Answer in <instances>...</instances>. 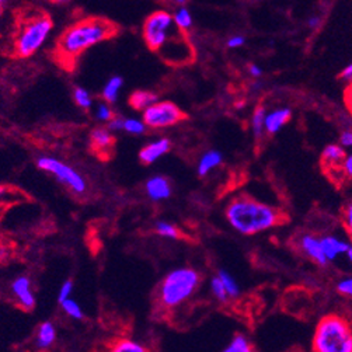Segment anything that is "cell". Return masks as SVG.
Listing matches in <instances>:
<instances>
[{
    "label": "cell",
    "instance_id": "1",
    "mask_svg": "<svg viewBox=\"0 0 352 352\" xmlns=\"http://www.w3.org/2000/svg\"><path fill=\"white\" fill-rule=\"evenodd\" d=\"M118 28L110 20L101 17H86L70 24L56 41L55 58L67 69L75 63L87 50L113 38Z\"/></svg>",
    "mask_w": 352,
    "mask_h": 352
},
{
    "label": "cell",
    "instance_id": "2",
    "mask_svg": "<svg viewBox=\"0 0 352 352\" xmlns=\"http://www.w3.org/2000/svg\"><path fill=\"white\" fill-rule=\"evenodd\" d=\"M142 34L148 48L160 54L168 63H183L190 56L183 31L175 25L173 14L166 10L153 12L145 20Z\"/></svg>",
    "mask_w": 352,
    "mask_h": 352
},
{
    "label": "cell",
    "instance_id": "3",
    "mask_svg": "<svg viewBox=\"0 0 352 352\" xmlns=\"http://www.w3.org/2000/svg\"><path fill=\"white\" fill-rule=\"evenodd\" d=\"M225 217L229 225L243 236L267 232L283 222V214L276 208L244 195L229 202Z\"/></svg>",
    "mask_w": 352,
    "mask_h": 352
},
{
    "label": "cell",
    "instance_id": "4",
    "mask_svg": "<svg viewBox=\"0 0 352 352\" xmlns=\"http://www.w3.org/2000/svg\"><path fill=\"white\" fill-rule=\"evenodd\" d=\"M201 275L190 267H180L170 271L157 288L156 300L163 310H173L183 306L198 291Z\"/></svg>",
    "mask_w": 352,
    "mask_h": 352
},
{
    "label": "cell",
    "instance_id": "5",
    "mask_svg": "<svg viewBox=\"0 0 352 352\" xmlns=\"http://www.w3.org/2000/svg\"><path fill=\"white\" fill-rule=\"evenodd\" d=\"M313 352H352V326L338 314H329L313 334Z\"/></svg>",
    "mask_w": 352,
    "mask_h": 352
},
{
    "label": "cell",
    "instance_id": "6",
    "mask_svg": "<svg viewBox=\"0 0 352 352\" xmlns=\"http://www.w3.org/2000/svg\"><path fill=\"white\" fill-rule=\"evenodd\" d=\"M52 30V19L47 14H37L27 19L20 25L14 37V55L20 59H25L37 54L50 38Z\"/></svg>",
    "mask_w": 352,
    "mask_h": 352
},
{
    "label": "cell",
    "instance_id": "7",
    "mask_svg": "<svg viewBox=\"0 0 352 352\" xmlns=\"http://www.w3.org/2000/svg\"><path fill=\"white\" fill-rule=\"evenodd\" d=\"M37 167L56 179L60 184L69 188L75 194H85L87 190V183L83 175L70 164L52 156H40L37 159Z\"/></svg>",
    "mask_w": 352,
    "mask_h": 352
},
{
    "label": "cell",
    "instance_id": "8",
    "mask_svg": "<svg viewBox=\"0 0 352 352\" xmlns=\"http://www.w3.org/2000/svg\"><path fill=\"white\" fill-rule=\"evenodd\" d=\"M142 118L151 129H164L177 125L186 118L184 111L171 101H156L142 113Z\"/></svg>",
    "mask_w": 352,
    "mask_h": 352
},
{
    "label": "cell",
    "instance_id": "9",
    "mask_svg": "<svg viewBox=\"0 0 352 352\" xmlns=\"http://www.w3.org/2000/svg\"><path fill=\"white\" fill-rule=\"evenodd\" d=\"M114 145H116V138H114V132H111L107 128L104 126H98L94 128L90 133V146L91 151L102 160L109 159L113 155L114 151Z\"/></svg>",
    "mask_w": 352,
    "mask_h": 352
},
{
    "label": "cell",
    "instance_id": "10",
    "mask_svg": "<svg viewBox=\"0 0 352 352\" xmlns=\"http://www.w3.org/2000/svg\"><path fill=\"white\" fill-rule=\"evenodd\" d=\"M10 291L21 309L31 310L35 306V294L32 289V283L27 275H20L14 278L12 280Z\"/></svg>",
    "mask_w": 352,
    "mask_h": 352
},
{
    "label": "cell",
    "instance_id": "11",
    "mask_svg": "<svg viewBox=\"0 0 352 352\" xmlns=\"http://www.w3.org/2000/svg\"><path fill=\"white\" fill-rule=\"evenodd\" d=\"M171 149V142L167 138H157L151 140L149 144H146L139 152V160L144 164H153L157 160H160L164 155H167Z\"/></svg>",
    "mask_w": 352,
    "mask_h": 352
},
{
    "label": "cell",
    "instance_id": "12",
    "mask_svg": "<svg viewBox=\"0 0 352 352\" xmlns=\"http://www.w3.org/2000/svg\"><path fill=\"white\" fill-rule=\"evenodd\" d=\"M96 352H151L149 348L140 341L129 337H117L96 349Z\"/></svg>",
    "mask_w": 352,
    "mask_h": 352
},
{
    "label": "cell",
    "instance_id": "13",
    "mask_svg": "<svg viewBox=\"0 0 352 352\" xmlns=\"http://www.w3.org/2000/svg\"><path fill=\"white\" fill-rule=\"evenodd\" d=\"M299 248L311 261L319 265H327L329 261L323 253L320 239L313 234H303L299 240Z\"/></svg>",
    "mask_w": 352,
    "mask_h": 352
},
{
    "label": "cell",
    "instance_id": "14",
    "mask_svg": "<svg viewBox=\"0 0 352 352\" xmlns=\"http://www.w3.org/2000/svg\"><path fill=\"white\" fill-rule=\"evenodd\" d=\"M145 192L149 199L155 202L166 201L171 197V184L164 175H153L145 183Z\"/></svg>",
    "mask_w": 352,
    "mask_h": 352
},
{
    "label": "cell",
    "instance_id": "15",
    "mask_svg": "<svg viewBox=\"0 0 352 352\" xmlns=\"http://www.w3.org/2000/svg\"><path fill=\"white\" fill-rule=\"evenodd\" d=\"M320 243H322L323 253H324L329 263L336 261L340 254H345L349 249V245H351V243H348L346 240L340 239V237L333 236V234L322 237Z\"/></svg>",
    "mask_w": 352,
    "mask_h": 352
},
{
    "label": "cell",
    "instance_id": "16",
    "mask_svg": "<svg viewBox=\"0 0 352 352\" xmlns=\"http://www.w3.org/2000/svg\"><path fill=\"white\" fill-rule=\"evenodd\" d=\"M292 117V110L288 107L275 109L265 116V132L270 135L278 133Z\"/></svg>",
    "mask_w": 352,
    "mask_h": 352
},
{
    "label": "cell",
    "instance_id": "17",
    "mask_svg": "<svg viewBox=\"0 0 352 352\" xmlns=\"http://www.w3.org/2000/svg\"><path fill=\"white\" fill-rule=\"evenodd\" d=\"M223 162V155L219 151H208L205 152L197 164V173L199 177H206V175L218 168Z\"/></svg>",
    "mask_w": 352,
    "mask_h": 352
},
{
    "label": "cell",
    "instance_id": "18",
    "mask_svg": "<svg viewBox=\"0 0 352 352\" xmlns=\"http://www.w3.org/2000/svg\"><path fill=\"white\" fill-rule=\"evenodd\" d=\"M56 341V329L52 322H44L38 326L37 336H35V345L40 351L50 349Z\"/></svg>",
    "mask_w": 352,
    "mask_h": 352
},
{
    "label": "cell",
    "instance_id": "19",
    "mask_svg": "<svg viewBox=\"0 0 352 352\" xmlns=\"http://www.w3.org/2000/svg\"><path fill=\"white\" fill-rule=\"evenodd\" d=\"M156 101H159L157 96L153 91L149 90H136L129 97V105L135 111L144 113L148 110L151 105H153Z\"/></svg>",
    "mask_w": 352,
    "mask_h": 352
},
{
    "label": "cell",
    "instance_id": "20",
    "mask_svg": "<svg viewBox=\"0 0 352 352\" xmlns=\"http://www.w3.org/2000/svg\"><path fill=\"white\" fill-rule=\"evenodd\" d=\"M122 87H124V79L118 75L111 76L107 82H105V85L102 87V91H101L102 100L110 102V104L116 102L121 94Z\"/></svg>",
    "mask_w": 352,
    "mask_h": 352
},
{
    "label": "cell",
    "instance_id": "21",
    "mask_svg": "<svg viewBox=\"0 0 352 352\" xmlns=\"http://www.w3.org/2000/svg\"><path fill=\"white\" fill-rule=\"evenodd\" d=\"M345 159V151L341 145H327L322 153V160L326 166H338Z\"/></svg>",
    "mask_w": 352,
    "mask_h": 352
},
{
    "label": "cell",
    "instance_id": "22",
    "mask_svg": "<svg viewBox=\"0 0 352 352\" xmlns=\"http://www.w3.org/2000/svg\"><path fill=\"white\" fill-rule=\"evenodd\" d=\"M155 232L157 236L167 239V240H179L182 237L179 228L167 221H157L155 223Z\"/></svg>",
    "mask_w": 352,
    "mask_h": 352
},
{
    "label": "cell",
    "instance_id": "23",
    "mask_svg": "<svg viewBox=\"0 0 352 352\" xmlns=\"http://www.w3.org/2000/svg\"><path fill=\"white\" fill-rule=\"evenodd\" d=\"M265 116H267V110L265 107H263V105H258L252 116V131L254 138L257 139H260L265 132Z\"/></svg>",
    "mask_w": 352,
    "mask_h": 352
},
{
    "label": "cell",
    "instance_id": "24",
    "mask_svg": "<svg viewBox=\"0 0 352 352\" xmlns=\"http://www.w3.org/2000/svg\"><path fill=\"white\" fill-rule=\"evenodd\" d=\"M173 19H174L175 25H177L183 32L188 31L194 25L192 14H191V12L184 5L180 6L177 10H175V13L173 14Z\"/></svg>",
    "mask_w": 352,
    "mask_h": 352
},
{
    "label": "cell",
    "instance_id": "25",
    "mask_svg": "<svg viewBox=\"0 0 352 352\" xmlns=\"http://www.w3.org/2000/svg\"><path fill=\"white\" fill-rule=\"evenodd\" d=\"M222 352H254L250 341L243 334H236Z\"/></svg>",
    "mask_w": 352,
    "mask_h": 352
},
{
    "label": "cell",
    "instance_id": "26",
    "mask_svg": "<svg viewBox=\"0 0 352 352\" xmlns=\"http://www.w3.org/2000/svg\"><path fill=\"white\" fill-rule=\"evenodd\" d=\"M59 305H60L62 310L66 313L67 318H70L72 320H83V318H85L83 309L80 307V305L74 298L65 299Z\"/></svg>",
    "mask_w": 352,
    "mask_h": 352
},
{
    "label": "cell",
    "instance_id": "27",
    "mask_svg": "<svg viewBox=\"0 0 352 352\" xmlns=\"http://www.w3.org/2000/svg\"><path fill=\"white\" fill-rule=\"evenodd\" d=\"M223 283L225 288H226V292L229 295V299L232 298H237L240 295V287L237 284V280L233 278V275L230 272H228L226 270H219L218 274H217Z\"/></svg>",
    "mask_w": 352,
    "mask_h": 352
},
{
    "label": "cell",
    "instance_id": "28",
    "mask_svg": "<svg viewBox=\"0 0 352 352\" xmlns=\"http://www.w3.org/2000/svg\"><path fill=\"white\" fill-rule=\"evenodd\" d=\"M148 126L144 121V118H124V125H122V132H126L129 135H144L146 132Z\"/></svg>",
    "mask_w": 352,
    "mask_h": 352
},
{
    "label": "cell",
    "instance_id": "29",
    "mask_svg": "<svg viewBox=\"0 0 352 352\" xmlns=\"http://www.w3.org/2000/svg\"><path fill=\"white\" fill-rule=\"evenodd\" d=\"M74 100H75L78 107H80L82 110H90L93 107V102H94L89 90L85 87H80V86L75 87Z\"/></svg>",
    "mask_w": 352,
    "mask_h": 352
},
{
    "label": "cell",
    "instance_id": "30",
    "mask_svg": "<svg viewBox=\"0 0 352 352\" xmlns=\"http://www.w3.org/2000/svg\"><path fill=\"white\" fill-rule=\"evenodd\" d=\"M94 116H96V120L100 121V122H104V124H109L116 116H114V111L111 109V104L107 102V101H101L96 105V111H94Z\"/></svg>",
    "mask_w": 352,
    "mask_h": 352
},
{
    "label": "cell",
    "instance_id": "31",
    "mask_svg": "<svg viewBox=\"0 0 352 352\" xmlns=\"http://www.w3.org/2000/svg\"><path fill=\"white\" fill-rule=\"evenodd\" d=\"M210 292H212L214 298L219 302H226L229 299V295L226 292V288L223 285V283L221 280V278L218 275L210 278Z\"/></svg>",
    "mask_w": 352,
    "mask_h": 352
},
{
    "label": "cell",
    "instance_id": "32",
    "mask_svg": "<svg viewBox=\"0 0 352 352\" xmlns=\"http://www.w3.org/2000/svg\"><path fill=\"white\" fill-rule=\"evenodd\" d=\"M74 289H75L74 280H72V279H66L65 283L60 285V288H59V292H58V302L60 303V302H63L65 299L72 298Z\"/></svg>",
    "mask_w": 352,
    "mask_h": 352
},
{
    "label": "cell",
    "instance_id": "33",
    "mask_svg": "<svg viewBox=\"0 0 352 352\" xmlns=\"http://www.w3.org/2000/svg\"><path fill=\"white\" fill-rule=\"evenodd\" d=\"M337 291H338L341 295L352 296V275H351V276H346V278H342V279L338 280V283H337Z\"/></svg>",
    "mask_w": 352,
    "mask_h": 352
},
{
    "label": "cell",
    "instance_id": "34",
    "mask_svg": "<svg viewBox=\"0 0 352 352\" xmlns=\"http://www.w3.org/2000/svg\"><path fill=\"white\" fill-rule=\"evenodd\" d=\"M344 225H345L348 236L352 240V202H349L344 210Z\"/></svg>",
    "mask_w": 352,
    "mask_h": 352
},
{
    "label": "cell",
    "instance_id": "35",
    "mask_svg": "<svg viewBox=\"0 0 352 352\" xmlns=\"http://www.w3.org/2000/svg\"><path fill=\"white\" fill-rule=\"evenodd\" d=\"M244 44H245V37H243V35H233V37H230L226 43L229 50L241 48Z\"/></svg>",
    "mask_w": 352,
    "mask_h": 352
},
{
    "label": "cell",
    "instance_id": "36",
    "mask_svg": "<svg viewBox=\"0 0 352 352\" xmlns=\"http://www.w3.org/2000/svg\"><path fill=\"white\" fill-rule=\"evenodd\" d=\"M340 145L342 148H352V129H346V131L341 132Z\"/></svg>",
    "mask_w": 352,
    "mask_h": 352
},
{
    "label": "cell",
    "instance_id": "37",
    "mask_svg": "<svg viewBox=\"0 0 352 352\" xmlns=\"http://www.w3.org/2000/svg\"><path fill=\"white\" fill-rule=\"evenodd\" d=\"M340 78H341V80H344V82L352 83V62L344 67V70L341 72Z\"/></svg>",
    "mask_w": 352,
    "mask_h": 352
},
{
    "label": "cell",
    "instance_id": "38",
    "mask_svg": "<svg viewBox=\"0 0 352 352\" xmlns=\"http://www.w3.org/2000/svg\"><path fill=\"white\" fill-rule=\"evenodd\" d=\"M249 74H250L253 78L258 79V78L263 76V67L258 66V65H256V63H252V65L249 66Z\"/></svg>",
    "mask_w": 352,
    "mask_h": 352
},
{
    "label": "cell",
    "instance_id": "39",
    "mask_svg": "<svg viewBox=\"0 0 352 352\" xmlns=\"http://www.w3.org/2000/svg\"><path fill=\"white\" fill-rule=\"evenodd\" d=\"M342 168H344V171L346 173V175H349V177H352V155L345 156V159H344V162H342Z\"/></svg>",
    "mask_w": 352,
    "mask_h": 352
},
{
    "label": "cell",
    "instance_id": "40",
    "mask_svg": "<svg viewBox=\"0 0 352 352\" xmlns=\"http://www.w3.org/2000/svg\"><path fill=\"white\" fill-rule=\"evenodd\" d=\"M320 23H322L320 16H311V17H309V19H307V27H309V28H311V30H314V28H319Z\"/></svg>",
    "mask_w": 352,
    "mask_h": 352
},
{
    "label": "cell",
    "instance_id": "41",
    "mask_svg": "<svg viewBox=\"0 0 352 352\" xmlns=\"http://www.w3.org/2000/svg\"><path fill=\"white\" fill-rule=\"evenodd\" d=\"M345 104H346L349 113L352 114V83L349 85L348 90L345 91Z\"/></svg>",
    "mask_w": 352,
    "mask_h": 352
},
{
    "label": "cell",
    "instance_id": "42",
    "mask_svg": "<svg viewBox=\"0 0 352 352\" xmlns=\"http://www.w3.org/2000/svg\"><path fill=\"white\" fill-rule=\"evenodd\" d=\"M9 194H10V191H9V190H8L6 187H3V186H0V201H3V199H6Z\"/></svg>",
    "mask_w": 352,
    "mask_h": 352
},
{
    "label": "cell",
    "instance_id": "43",
    "mask_svg": "<svg viewBox=\"0 0 352 352\" xmlns=\"http://www.w3.org/2000/svg\"><path fill=\"white\" fill-rule=\"evenodd\" d=\"M345 256H346V258H348V261H349V264L352 265V244L349 245V249H348V252L345 253Z\"/></svg>",
    "mask_w": 352,
    "mask_h": 352
},
{
    "label": "cell",
    "instance_id": "44",
    "mask_svg": "<svg viewBox=\"0 0 352 352\" xmlns=\"http://www.w3.org/2000/svg\"><path fill=\"white\" fill-rule=\"evenodd\" d=\"M48 2H51V3H55V5H63V3H67V2H70V0H48Z\"/></svg>",
    "mask_w": 352,
    "mask_h": 352
},
{
    "label": "cell",
    "instance_id": "45",
    "mask_svg": "<svg viewBox=\"0 0 352 352\" xmlns=\"http://www.w3.org/2000/svg\"><path fill=\"white\" fill-rule=\"evenodd\" d=\"M174 2H175V3H177V5H182V6H183V5H186V2H187V0H174Z\"/></svg>",
    "mask_w": 352,
    "mask_h": 352
},
{
    "label": "cell",
    "instance_id": "46",
    "mask_svg": "<svg viewBox=\"0 0 352 352\" xmlns=\"http://www.w3.org/2000/svg\"><path fill=\"white\" fill-rule=\"evenodd\" d=\"M6 3V0H0V9H2V6Z\"/></svg>",
    "mask_w": 352,
    "mask_h": 352
},
{
    "label": "cell",
    "instance_id": "47",
    "mask_svg": "<svg viewBox=\"0 0 352 352\" xmlns=\"http://www.w3.org/2000/svg\"><path fill=\"white\" fill-rule=\"evenodd\" d=\"M0 19H2V9H0Z\"/></svg>",
    "mask_w": 352,
    "mask_h": 352
},
{
    "label": "cell",
    "instance_id": "48",
    "mask_svg": "<svg viewBox=\"0 0 352 352\" xmlns=\"http://www.w3.org/2000/svg\"><path fill=\"white\" fill-rule=\"evenodd\" d=\"M37 352H47V351H40V349H38V351H37Z\"/></svg>",
    "mask_w": 352,
    "mask_h": 352
}]
</instances>
